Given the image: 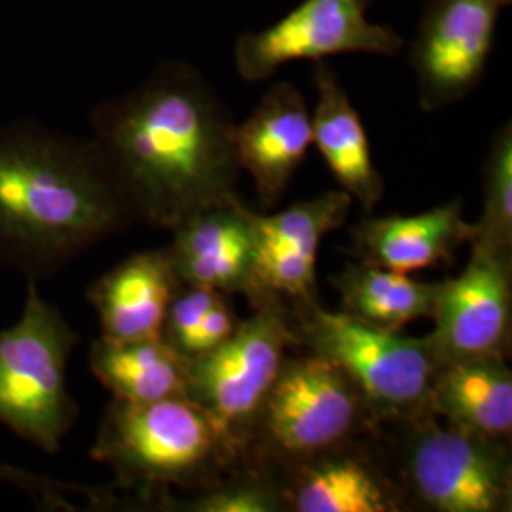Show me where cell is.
<instances>
[{"instance_id": "15", "label": "cell", "mask_w": 512, "mask_h": 512, "mask_svg": "<svg viewBox=\"0 0 512 512\" xmlns=\"http://www.w3.org/2000/svg\"><path fill=\"white\" fill-rule=\"evenodd\" d=\"M239 169L255 183L264 207L274 205L311 147V112L291 82H275L251 116L234 126Z\"/></svg>"}, {"instance_id": "12", "label": "cell", "mask_w": 512, "mask_h": 512, "mask_svg": "<svg viewBox=\"0 0 512 512\" xmlns=\"http://www.w3.org/2000/svg\"><path fill=\"white\" fill-rule=\"evenodd\" d=\"M353 198L344 190H330L317 198L294 203L289 209L262 217L253 213L258 260L251 304L279 294L291 306L317 300L315 262L323 238L344 226Z\"/></svg>"}, {"instance_id": "18", "label": "cell", "mask_w": 512, "mask_h": 512, "mask_svg": "<svg viewBox=\"0 0 512 512\" xmlns=\"http://www.w3.org/2000/svg\"><path fill=\"white\" fill-rule=\"evenodd\" d=\"M317 103L311 112V145L329 165L340 190L370 213L384 196V179L378 173L365 124L338 74L325 61L313 65Z\"/></svg>"}, {"instance_id": "22", "label": "cell", "mask_w": 512, "mask_h": 512, "mask_svg": "<svg viewBox=\"0 0 512 512\" xmlns=\"http://www.w3.org/2000/svg\"><path fill=\"white\" fill-rule=\"evenodd\" d=\"M148 505H160L162 511L186 512H285L281 480L270 467L243 461L232 471L200 490L190 499L171 494L154 497Z\"/></svg>"}, {"instance_id": "9", "label": "cell", "mask_w": 512, "mask_h": 512, "mask_svg": "<svg viewBox=\"0 0 512 512\" xmlns=\"http://www.w3.org/2000/svg\"><path fill=\"white\" fill-rule=\"evenodd\" d=\"M368 6L370 0H302L274 25L236 38V71L245 82H260L294 61L399 54L404 38L393 27L370 21Z\"/></svg>"}, {"instance_id": "23", "label": "cell", "mask_w": 512, "mask_h": 512, "mask_svg": "<svg viewBox=\"0 0 512 512\" xmlns=\"http://www.w3.org/2000/svg\"><path fill=\"white\" fill-rule=\"evenodd\" d=\"M471 247L512 249V126L497 129L484 164L482 215L471 222Z\"/></svg>"}, {"instance_id": "24", "label": "cell", "mask_w": 512, "mask_h": 512, "mask_svg": "<svg viewBox=\"0 0 512 512\" xmlns=\"http://www.w3.org/2000/svg\"><path fill=\"white\" fill-rule=\"evenodd\" d=\"M0 482L16 486L21 492L29 495L37 505L52 511H78V507L71 501V495L74 494L86 497L92 505H109L112 501V494L105 490L63 482L4 461H0Z\"/></svg>"}, {"instance_id": "5", "label": "cell", "mask_w": 512, "mask_h": 512, "mask_svg": "<svg viewBox=\"0 0 512 512\" xmlns=\"http://www.w3.org/2000/svg\"><path fill=\"white\" fill-rule=\"evenodd\" d=\"M376 429L359 389L338 366L313 353L285 357L256 414L243 461L279 473Z\"/></svg>"}, {"instance_id": "26", "label": "cell", "mask_w": 512, "mask_h": 512, "mask_svg": "<svg viewBox=\"0 0 512 512\" xmlns=\"http://www.w3.org/2000/svg\"><path fill=\"white\" fill-rule=\"evenodd\" d=\"M239 317L228 302V296H222L211 311L203 317L200 327L188 338L186 346L181 351L184 361H194L207 355L209 351L224 344L238 327Z\"/></svg>"}, {"instance_id": "25", "label": "cell", "mask_w": 512, "mask_h": 512, "mask_svg": "<svg viewBox=\"0 0 512 512\" xmlns=\"http://www.w3.org/2000/svg\"><path fill=\"white\" fill-rule=\"evenodd\" d=\"M222 296L226 294L203 289V287L179 285L177 293L173 294L165 311L164 327H162V338L165 344L181 355L188 338L196 332L203 317L211 311Z\"/></svg>"}, {"instance_id": "19", "label": "cell", "mask_w": 512, "mask_h": 512, "mask_svg": "<svg viewBox=\"0 0 512 512\" xmlns=\"http://www.w3.org/2000/svg\"><path fill=\"white\" fill-rule=\"evenodd\" d=\"M429 412L488 439H511L512 372L505 357L442 365L431 389Z\"/></svg>"}, {"instance_id": "6", "label": "cell", "mask_w": 512, "mask_h": 512, "mask_svg": "<svg viewBox=\"0 0 512 512\" xmlns=\"http://www.w3.org/2000/svg\"><path fill=\"white\" fill-rule=\"evenodd\" d=\"M78 332L38 281L27 279L18 323L0 330V423L46 454H57L78 420L67 366Z\"/></svg>"}, {"instance_id": "20", "label": "cell", "mask_w": 512, "mask_h": 512, "mask_svg": "<svg viewBox=\"0 0 512 512\" xmlns=\"http://www.w3.org/2000/svg\"><path fill=\"white\" fill-rule=\"evenodd\" d=\"M90 370L114 399L148 403L186 397V361L162 336L143 340L101 336L90 348Z\"/></svg>"}, {"instance_id": "10", "label": "cell", "mask_w": 512, "mask_h": 512, "mask_svg": "<svg viewBox=\"0 0 512 512\" xmlns=\"http://www.w3.org/2000/svg\"><path fill=\"white\" fill-rule=\"evenodd\" d=\"M511 4L512 0L427 2L408 57L421 109H444L475 90L494 52L497 21Z\"/></svg>"}, {"instance_id": "4", "label": "cell", "mask_w": 512, "mask_h": 512, "mask_svg": "<svg viewBox=\"0 0 512 512\" xmlns=\"http://www.w3.org/2000/svg\"><path fill=\"white\" fill-rule=\"evenodd\" d=\"M291 306V304H289ZM296 346L338 366L372 414L376 427L416 420L429 412V397L442 368L429 336L412 338L384 330L319 302L291 306Z\"/></svg>"}, {"instance_id": "7", "label": "cell", "mask_w": 512, "mask_h": 512, "mask_svg": "<svg viewBox=\"0 0 512 512\" xmlns=\"http://www.w3.org/2000/svg\"><path fill=\"white\" fill-rule=\"evenodd\" d=\"M251 306L253 313L239 319L224 344L186 363V399L202 408L241 459L287 349L296 346L293 311L285 298L266 294Z\"/></svg>"}, {"instance_id": "14", "label": "cell", "mask_w": 512, "mask_h": 512, "mask_svg": "<svg viewBox=\"0 0 512 512\" xmlns=\"http://www.w3.org/2000/svg\"><path fill=\"white\" fill-rule=\"evenodd\" d=\"M361 439L346 440L279 471L287 511H410L397 478Z\"/></svg>"}, {"instance_id": "11", "label": "cell", "mask_w": 512, "mask_h": 512, "mask_svg": "<svg viewBox=\"0 0 512 512\" xmlns=\"http://www.w3.org/2000/svg\"><path fill=\"white\" fill-rule=\"evenodd\" d=\"M429 336L442 365L507 357L512 342V249L471 247L458 277L439 281Z\"/></svg>"}, {"instance_id": "1", "label": "cell", "mask_w": 512, "mask_h": 512, "mask_svg": "<svg viewBox=\"0 0 512 512\" xmlns=\"http://www.w3.org/2000/svg\"><path fill=\"white\" fill-rule=\"evenodd\" d=\"M92 139L135 219L171 230L238 196L234 120L196 67L165 61L92 110Z\"/></svg>"}, {"instance_id": "3", "label": "cell", "mask_w": 512, "mask_h": 512, "mask_svg": "<svg viewBox=\"0 0 512 512\" xmlns=\"http://www.w3.org/2000/svg\"><path fill=\"white\" fill-rule=\"evenodd\" d=\"M92 458L109 465L116 484L135 490L147 505L171 488L205 490L243 463L211 418L186 397L148 403L112 397Z\"/></svg>"}, {"instance_id": "2", "label": "cell", "mask_w": 512, "mask_h": 512, "mask_svg": "<svg viewBox=\"0 0 512 512\" xmlns=\"http://www.w3.org/2000/svg\"><path fill=\"white\" fill-rule=\"evenodd\" d=\"M135 219L92 139L0 126V264L48 279Z\"/></svg>"}, {"instance_id": "16", "label": "cell", "mask_w": 512, "mask_h": 512, "mask_svg": "<svg viewBox=\"0 0 512 512\" xmlns=\"http://www.w3.org/2000/svg\"><path fill=\"white\" fill-rule=\"evenodd\" d=\"M469 238L471 222L463 219V202L454 200L418 215L361 220L351 230V255L365 264L412 274L452 260Z\"/></svg>"}, {"instance_id": "21", "label": "cell", "mask_w": 512, "mask_h": 512, "mask_svg": "<svg viewBox=\"0 0 512 512\" xmlns=\"http://www.w3.org/2000/svg\"><path fill=\"white\" fill-rule=\"evenodd\" d=\"M330 283L340 293L344 313L384 330H401L431 317L439 289V283L365 262H351L340 274L330 275Z\"/></svg>"}, {"instance_id": "13", "label": "cell", "mask_w": 512, "mask_h": 512, "mask_svg": "<svg viewBox=\"0 0 512 512\" xmlns=\"http://www.w3.org/2000/svg\"><path fill=\"white\" fill-rule=\"evenodd\" d=\"M171 232L165 253L181 285L253 298L258 238L253 211L238 196L186 217Z\"/></svg>"}, {"instance_id": "8", "label": "cell", "mask_w": 512, "mask_h": 512, "mask_svg": "<svg viewBox=\"0 0 512 512\" xmlns=\"http://www.w3.org/2000/svg\"><path fill=\"white\" fill-rule=\"evenodd\" d=\"M395 425L403 429L397 482L410 509L416 503L431 512L511 511L509 440L476 435L433 414Z\"/></svg>"}, {"instance_id": "17", "label": "cell", "mask_w": 512, "mask_h": 512, "mask_svg": "<svg viewBox=\"0 0 512 512\" xmlns=\"http://www.w3.org/2000/svg\"><path fill=\"white\" fill-rule=\"evenodd\" d=\"M165 249L124 258L88 289L101 325L110 340H143L162 336L165 311L179 289Z\"/></svg>"}]
</instances>
